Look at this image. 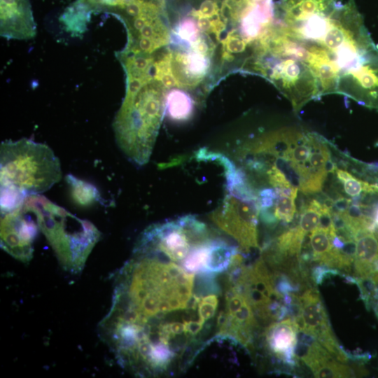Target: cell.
<instances>
[{"label":"cell","mask_w":378,"mask_h":378,"mask_svg":"<svg viewBox=\"0 0 378 378\" xmlns=\"http://www.w3.org/2000/svg\"><path fill=\"white\" fill-rule=\"evenodd\" d=\"M194 284L195 274L176 263L133 251L118 274L112 304L140 323L159 321L187 309Z\"/></svg>","instance_id":"7a4b0ae2"},{"label":"cell","mask_w":378,"mask_h":378,"mask_svg":"<svg viewBox=\"0 0 378 378\" xmlns=\"http://www.w3.org/2000/svg\"><path fill=\"white\" fill-rule=\"evenodd\" d=\"M372 206H373L372 218L376 225V227L378 229V202H375L372 205Z\"/></svg>","instance_id":"4316f807"},{"label":"cell","mask_w":378,"mask_h":378,"mask_svg":"<svg viewBox=\"0 0 378 378\" xmlns=\"http://www.w3.org/2000/svg\"><path fill=\"white\" fill-rule=\"evenodd\" d=\"M298 332V328L290 318L274 322L264 332L266 346L273 358L291 368L298 364L295 354Z\"/></svg>","instance_id":"4fadbf2b"},{"label":"cell","mask_w":378,"mask_h":378,"mask_svg":"<svg viewBox=\"0 0 378 378\" xmlns=\"http://www.w3.org/2000/svg\"><path fill=\"white\" fill-rule=\"evenodd\" d=\"M65 181L69 186L71 196L77 204L87 206L102 201L99 190L92 184L72 174L66 175Z\"/></svg>","instance_id":"2e32d148"},{"label":"cell","mask_w":378,"mask_h":378,"mask_svg":"<svg viewBox=\"0 0 378 378\" xmlns=\"http://www.w3.org/2000/svg\"><path fill=\"white\" fill-rule=\"evenodd\" d=\"M168 49L176 86L191 90L199 85L211 70L213 55L192 49Z\"/></svg>","instance_id":"30bf717a"},{"label":"cell","mask_w":378,"mask_h":378,"mask_svg":"<svg viewBox=\"0 0 378 378\" xmlns=\"http://www.w3.org/2000/svg\"><path fill=\"white\" fill-rule=\"evenodd\" d=\"M330 144L320 134L296 128L267 133L246 145L243 166L249 183L269 188H295L304 195L322 190L337 167Z\"/></svg>","instance_id":"6da1fadb"},{"label":"cell","mask_w":378,"mask_h":378,"mask_svg":"<svg viewBox=\"0 0 378 378\" xmlns=\"http://www.w3.org/2000/svg\"><path fill=\"white\" fill-rule=\"evenodd\" d=\"M336 275L342 276V274L336 268L318 264L312 269L311 278L316 285H321L325 279Z\"/></svg>","instance_id":"d4e9b609"},{"label":"cell","mask_w":378,"mask_h":378,"mask_svg":"<svg viewBox=\"0 0 378 378\" xmlns=\"http://www.w3.org/2000/svg\"><path fill=\"white\" fill-rule=\"evenodd\" d=\"M274 8L273 0H250L241 13L234 29L251 50L272 24Z\"/></svg>","instance_id":"7c38bea8"},{"label":"cell","mask_w":378,"mask_h":378,"mask_svg":"<svg viewBox=\"0 0 378 378\" xmlns=\"http://www.w3.org/2000/svg\"><path fill=\"white\" fill-rule=\"evenodd\" d=\"M166 89L154 78L137 92L125 94L113 129L117 146L138 165L148 162L165 112Z\"/></svg>","instance_id":"3957f363"},{"label":"cell","mask_w":378,"mask_h":378,"mask_svg":"<svg viewBox=\"0 0 378 378\" xmlns=\"http://www.w3.org/2000/svg\"><path fill=\"white\" fill-rule=\"evenodd\" d=\"M295 199L289 196H279L274 200L273 206L266 210L270 211L278 221L289 223L296 214Z\"/></svg>","instance_id":"ffe728a7"},{"label":"cell","mask_w":378,"mask_h":378,"mask_svg":"<svg viewBox=\"0 0 378 378\" xmlns=\"http://www.w3.org/2000/svg\"><path fill=\"white\" fill-rule=\"evenodd\" d=\"M308 242L312 252L313 262L328 267L333 249L330 234L317 227L310 232Z\"/></svg>","instance_id":"e0dca14e"},{"label":"cell","mask_w":378,"mask_h":378,"mask_svg":"<svg viewBox=\"0 0 378 378\" xmlns=\"http://www.w3.org/2000/svg\"><path fill=\"white\" fill-rule=\"evenodd\" d=\"M1 188L27 197L40 195L62 178L60 162L47 145L22 138L1 142Z\"/></svg>","instance_id":"5b68a950"},{"label":"cell","mask_w":378,"mask_h":378,"mask_svg":"<svg viewBox=\"0 0 378 378\" xmlns=\"http://www.w3.org/2000/svg\"><path fill=\"white\" fill-rule=\"evenodd\" d=\"M194 111V101L183 90L172 89L166 93L165 113L172 120H188Z\"/></svg>","instance_id":"9a60e30c"},{"label":"cell","mask_w":378,"mask_h":378,"mask_svg":"<svg viewBox=\"0 0 378 378\" xmlns=\"http://www.w3.org/2000/svg\"><path fill=\"white\" fill-rule=\"evenodd\" d=\"M315 377H354V370L347 365L332 359L313 372Z\"/></svg>","instance_id":"44dd1931"},{"label":"cell","mask_w":378,"mask_h":378,"mask_svg":"<svg viewBox=\"0 0 378 378\" xmlns=\"http://www.w3.org/2000/svg\"><path fill=\"white\" fill-rule=\"evenodd\" d=\"M247 49H251L248 44L234 29L222 41V58L231 62L236 56L244 54Z\"/></svg>","instance_id":"d6986e66"},{"label":"cell","mask_w":378,"mask_h":378,"mask_svg":"<svg viewBox=\"0 0 378 378\" xmlns=\"http://www.w3.org/2000/svg\"><path fill=\"white\" fill-rule=\"evenodd\" d=\"M104 10L125 24L127 34L125 51L152 55L170 42L171 32L160 7L153 2L119 0L116 6Z\"/></svg>","instance_id":"8992f818"},{"label":"cell","mask_w":378,"mask_h":378,"mask_svg":"<svg viewBox=\"0 0 378 378\" xmlns=\"http://www.w3.org/2000/svg\"><path fill=\"white\" fill-rule=\"evenodd\" d=\"M23 205L1 214V246L15 258L28 262L33 255L34 241L40 229L36 217Z\"/></svg>","instance_id":"ba28073f"},{"label":"cell","mask_w":378,"mask_h":378,"mask_svg":"<svg viewBox=\"0 0 378 378\" xmlns=\"http://www.w3.org/2000/svg\"><path fill=\"white\" fill-rule=\"evenodd\" d=\"M323 207V203L315 199L303 206L298 226L304 234L311 232L319 225Z\"/></svg>","instance_id":"ac0fdd59"},{"label":"cell","mask_w":378,"mask_h":378,"mask_svg":"<svg viewBox=\"0 0 378 378\" xmlns=\"http://www.w3.org/2000/svg\"><path fill=\"white\" fill-rule=\"evenodd\" d=\"M228 195L223 207L214 214L212 220L236 239L241 251L258 248L257 225L259 216L258 199L246 191L239 182L226 181Z\"/></svg>","instance_id":"52a82bcc"},{"label":"cell","mask_w":378,"mask_h":378,"mask_svg":"<svg viewBox=\"0 0 378 378\" xmlns=\"http://www.w3.org/2000/svg\"><path fill=\"white\" fill-rule=\"evenodd\" d=\"M184 333L188 338L196 336L203 328L204 322L198 321H183Z\"/></svg>","instance_id":"484cf974"},{"label":"cell","mask_w":378,"mask_h":378,"mask_svg":"<svg viewBox=\"0 0 378 378\" xmlns=\"http://www.w3.org/2000/svg\"><path fill=\"white\" fill-rule=\"evenodd\" d=\"M23 204L34 214L63 268L80 272L100 238L97 228L39 195L27 196Z\"/></svg>","instance_id":"277c9868"},{"label":"cell","mask_w":378,"mask_h":378,"mask_svg":"<svg viewBox=\"0 0 378 378\" xmlns=\"http://www.w3.org/2000/svg\"><path fill=\"white\" fill-rule=\"evenodd\" d=\"M304 328L302 332L313 336L334 358L346 363V351L335 336L318 290L311 288L299 297Z\"/></svg>","instance_id":"9c48e42d"},{"label":"cell","mask_w":378,"mask_h":378,"mask_svg":"<svg viewBox=\"0 0 378 378\" xmlns=\"http://www.w3.org/2000/svg\"><path fill=\"white\" fill-rule=\"evenodd\" d=\"M0 32L7 39L35 37L36 23L29 0H0Z\"/></svg>","instance_id":"8fae6325"},{"label":"cell","mask_w":378,"mask_h":378,"mask_svg":"<svg viewBox=\"0 0 378 378\" xmlns=\"http://www.w3.org/2000/svg\"><path fill=\"white\" fill-rule=\"evenodd\" d=\"M374 309H375L377 315H378V306L377 307H375Z\"/></svg>","instance_id":"83f0119b"},{"label":"cell","mask_w":378,"mask_h":378,"mask_svg":"<svg viewBox=\"0 0 378 378\" xmlns=\"http://www.w3.org/2000/svg\"><path fill=\"white\" fill-rule=\"evenodd\" d=\"M271 277L275 291L281 296L300 290V284L285 272L276 270L271 273Z\"/></svg>","instance_id":"7402d4cb"},{"label":"cell","mask_w":378,"mask_h":378,"mask_svg":"<svg viewBox=\"0 0 378 378\" xmlns=\"http://www.w3.org/2000/svg\"><path fill=\"white\" fill-rule=\"evenodd\" d=\"M191 15L194 17H204L209 18H214L220 15H225V13L221 8H220L216 0H204L203 1L198 9H193L191 10Z\"/></svg>","instance_id":"cb8c5ba5"},{"label":"cell","mask_w":378,"mask_h":378,"mask_svg":"<svg viewBox=\"0 0 378 378\" xmlns=\"http://www.w3.org/2000/svg\"><path fill=\"white\" fill-rule=\"evenodd\" d=\"M356 242L354 273L358 277L369 276L374 272L378 260V229L360 232L356 237Z\"/></svg>","instance_id":"5bb4252c"},{"label":"cell","mask_w":378,"mask_h":378,"mask_svg":"<svg viewBox=\"0 0 378 378\" xmlns=\"http://www.w3.org/2000/svg\"><path fill=\"white\" fill-rule=\"evenodd\" d=\"M218 303V296L214 293L200 298L197 305L199 319L205 323L206 321L213 318L216 314Z\"/></svg>","instance_id":"603a6c76"}]
</instances>
